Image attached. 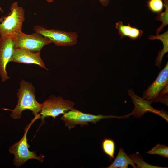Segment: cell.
<instances>
[{
	"label": "cell",
	"instance_id": "19",
	"mask_svg": "<svg viewBox=\"0 0 168 168\" xmlns=\"http://www.w3.org/2000/svg\"><path fill=\"white\" fill-rule=\"evenodd\" d=\"M147 5L151 12L157 14L162 12L164 6L162 0H148Z\"/></svg>",
	"mask_w": 168,
	"mask_h": 168
},
{
	"label": "cell",
	"instance_id": "16",
	"mask_svg": "<svg viewBox=\"0 0 168 168\" xmlns=\"http://www.w3.org/2000/svg\"><path fill=\"white\" fill-rule=\"evenodd\" d=\"M102 147L104 153L107 155L110 161L114 158L115 152V145L112 139L105 138L102 142Z\"/></svg>",
	"mask_w": 168,
	"mask_h": 168
},
{
	"label": "cell",
	"instance_id": "6",
	"mask_svg": "<svg viewBox=\"0 0 168 168\" xmlns=\"http://www.w3.org/2000/svg\"><path fill=\"white\" fill-rule=\"evenodd\" d=\"M74 105L73 102L64 99L61 96H50L42 103L40 113L41 120L40 126L45 123L44 119L46 117H50L54 119L56 117L61 114H64L74 108Z\"/></svg>",
	"mask_w": 168,
	"mask_h": 168
},
{
	"label": "cell",
	"instance_id": "20",
	"mask_svg": "<svg viewBox=\"0 0 168 168\" xmlns=\"http://www.w3.org/2000/svg\"><path fill=\"white\" fill-rule=\"evenodd\" d=\"M99 2L102 6L106 7L109 3V0H99Z\"/></svg>",
	"mask_w": 168,
	"mask_h": 168
},
{
	"label": "cell",
	"instance_id": "21",
	"mask_svg": "<svg viewBox=\"0 0 168 168\" xmlns=\"http://www.w3.org/2000/svg\"><path fill=\"white\" fill-rule=\"evenodd\" d=\"M0 11H1L2 12H3V10L1 8V7H0ZM3 20V18L2 17V18H0V22H1Z\"/></svg>",
	"mask_w": 168,
	"mask_h": 168
},
{
	"label": "cell",
	"instance_id": "12",
	"mask_svg": "<svg viewBox=\"0 0 168 168\" xmlns=\"http://www.w3.org/2000/svg\"><path fill=\"white\" fill-rule=\"evenodd\" d=\"M115 27L118 30L120 39L126 37L132 40H136L140 38L143 33L142 30L131 26L129 23L124 25L121 21L116 23Z\"/></svg>",
	"mask_w": 168,
	"mask_h": 168
},
{
	"label": "cell",
	"instance_id": "2",
	"mask_svg": "<svg viewBox=\"0 0 168 168\" xmlns=\"http://www.w3.org/2000/svg\"><path fill=\"white\" fill-rule=\"evenodd\" d=\"M10 10L8 15L2 17L3 20L0 22V35L13 38L21 31L25 20V11L17 1L12 4Z\"/></svg>",
	"mask_w": 168,
	"mask_h": 168
},
{
	"label": "cell",
	"instance_id": "13",
	"mask_svg": "<svg viewBox=\"0 0 168 168\" xmlns=\"http://www.w3.org/2000/svg\"><path fill=\"white\" fill-rule=\"evenodd\" d=\"M129 165L136 168V165L132 159L125 152L123 148L120 147L114 161L107 168H128Z\"/></svg>",
	"mask_w": 168,
	"mask_h": 168
},
{
	"label": "cell",
	"instance_id": "15",
	"mask_svg": "<svg viewBox=\"0 0 168 168\" xmlns=\"http://www.w3.org/2000/svg\"><path fill=\"white\" fill-rule=\"evenodd\" d=\"M164 2L165 10L157 14L156 19L161 21V25L156 30V35L159 34L162 31L164 27L168 24V0H162Z\"/></svg>",
	"mask_w": 168,
	"mask_h": 168
},
{
	"label": "cell",
	"instance_id": "1",
	"mask_svg": "<svg viewBox=\"0 0 168 168\" xmlns=\"http://www.w3.org/2000/svg\"><path fill=\"white\" fill-rule=\"evenodd\" d=\"M35 90L32 84L24 80L20 82V88L17 93V104L14 109L11 110L4 108V110L12 112L11 117L14 119H19L23 111L30 110L32 114L38 119L40 118V114L42 107V103H38L36 100Z\"/></svg>",
	"mask_w": 168,
	"mask_h": 168
},
{
	"label": "cell",
	"instance_id": "3",
	"mask_svg": "<svg viewBox=\"0 0 168 168\" xmlns=\"http://www.w3.org/2000/svg\"><path fill=\"white\" fill-rule=\"evenodd\" d=\"M168 62L154 82L143 93V98L151 103L161 102L168 106Z\"/></svg>",
	"mask_w": 168,
	"mask_h": 168
},
{
	"label": "cell",
	"instance_id": "17",
	"mask_svg": "<svg viewBox=\"0 0 168 168\" xmlns=\"http://www.w3.org/2000/svg\"><path fill=\"white\" fill-rule=\"evenodd\" d=\"M129 156L133 161L137 168H167L152 165L146 162L138 152L130 154Z\"/></svg>",
	"mask_w": 168,
	"mask_h": 168
},
{
	"label": "cell",
	"instance_id": "11",
	"mask_svg": "<svg viewBox=\"0 0 168 168\" xmlns=\"http://www.w3.org/2000/svg\"><path fill=\"white\" fill-rule=\"evenodd\" d=\"M40 52L16 48L10 62L26 64H35L48 70L40 57Z\"/></svg>",
	"mask_w": 168,
	"mask_h": 168
},
{
	"label": "cell",
	"instance_id": "9",
	"mask_svg": "<svg viewBox=\"0 0 168 168\" xmlns=\"http://www.w3.org/2000/svg\"><path fill=\"white\" fill-rule=\"evenodd\" d=\"M15 49L12 38L10 36L0 37V76L3 82L9 78L6 71V67Z\"/></svg>",
	"mask_w": 168,
	"mask_h": 168
},
{
	"label": "cell",
	"instance_id": "7",
	"mask_svg": "<svg viewBox=\"0 0 168 168\" xmlns=\"http://www.w3.org/2000/svg\"><path fill=\"white\" fill-rule=\"evenodd\" d=\"M35 32L49 40L57 46H72L77 43L78 35L74 31L67 32L54 29H47L39 26L33 27Z\"/></svg>",
	"mask_w": 168,
	"mask_h": 168
},
{
	"label": "cell",
	"instance_id": "18",
	"mask_svg": "<svg viewBox=\"0 0 168 168\" xmlns=\"http://www.w3.org/2000/svg\"><path fill=\"white\" fill-rule=\"evenodd\" d=\"M147 153L149 154L158 155L168 158V147L164 145L158 144Z\"/></svg>",
	"mask_w": 168,
	"mask_h": 168
},
{
	"label": "cell",
	"instance_id": "10",
	"mask_svg": "<svg viewBox=\"0 0 168 168\" xmlns=\"http://www.w3.org/2000/svg\"><path fill=\"white\" fill-rule=\"evenodd\" d=\"M128 94L134 105V109L131 113L135 118H140L145 113L150 112L158 115L168 122V115L166 111L153 108L151 105V102L136 95L132 89L128 90Z\"/></svg>",
	"mask_w": 168,
	"mask_h": 168
},
{
	"label": "cell",
	"instance_id": "8",
	"mask_svg": "<svg viewBox=\"0 0 168 168\" xmlns=\"http://www.w3.org/2000/svg\"><path fill=\"white\" fill-rule=\"evenodd\" d=\"M13 39L16 48L34 51H40L43 47L52 43L49 40L36 32L28 35L21 31Z\"/></svg>",
	"mask_w": 168,
	"mask_h": 168
},
{
	"label": "cell",
	"instance_id": "4",
	"mask_svg": "<svg viewBox=\"0 0 168 168\" xmlns=\"http://www.w3.org/2000/svg\"><path fill=\"white\" fill-rule=\"evenodd\" d=\"M131 115V113L120 116L111 115H103L101 114L95 115L83 113L73 108L63 114L61 117V119L64 121L65 126L70 130L75 128L77 125L83 127L84 126L88 125L89 123L96 124L102 119H124L128 118Z\"/></svg>",
	"mask_w": 168,
	"mask_h": 168
},
{
	"label": "cell",
	"instance_id": "14",
	"mask_svg": "<svg viewBox=\"0 0 168 168\" xmlns=\"http://www.w3.org/2000/svg\"><path fill=\"white\" fill-rule=\"evenodd\" d=\"M149 39L152 40L156 39L160 40L163 43V49L158 52V55L155 60V65L160 68L163 57L165 54L168 51V30L166 31L160 35L149 36Z\"/></svg>",
	"mask_w": 168,
	"mask_h": 168
},
{
	"label": "cell",
	"instance_id": "22",
	"mask_svg": "<svg viewBox=\"0 0 168 168\" xmlns=\"http://www.w3.org/2000/svg\"><path fill=\"white\" fill-rule=\"evenodd\" d=\"M49 3H51L53 2L54 0H45Z\"/></svg>",
	"mask_w": 168,
	"mask_h": 168
},
{
	"label": "cell",
	"instance_id": "5",
	"mask_svg": "<svg viewBox=\"0 0 168 168\" xmlns=\"http://www.w3.org/2000/svg\"><path fill=\"white\" fill-rule=\"evenodd\" d=\"M37 119V118L35 117L31 122L26 126L24 129V134L22 138L9 148L10 153L14 155L13 163L17 167H20L30 159H35L41 163L44 161V156L43 155H40L38 156L35 151L32 152L29 150L30 145L27 142V132L31 124Z\"/></svg>",
	"mask_w": 168,
	"mask_h": 168
}]
</instances>
